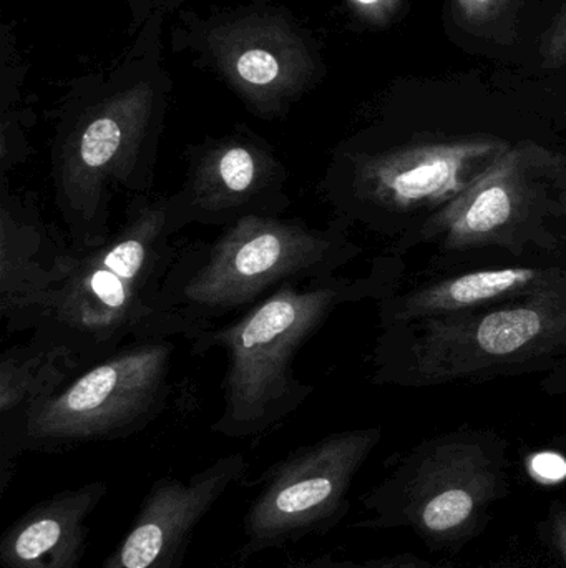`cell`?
<instances>
[{"instance_id": "10", "label": "cell", "mask_w": 566, "mask_h": 568, "mask_svg": "<svg viewBox=\"0 0 566 568\" xmlns=\"http://www.w3.org/2000/svg\"><path fill=\"white\" fill-rule=\"evenodd\" d=\"M566 166L555 153L521 143L451 205L425 220L421 242L445 252L524 246L558 210L565 212Z\"/></svg>"}, {"instance_id": "9", "label": "cell", "mask_w": 566, "mask_h": 568, "mask_svg": "<svg viewBox=\"0 0 566 568\" xmlns=\"http://www.w3.org/2000/svg\"><path fill=\"white\" fill-rule=\"evenodd\" d=\"M381 439V427L341 430L276 460L256 480L239 556L251 559L336 529L351 510L352 483Z\"/></svg>"}, {"instance_id": "6", "label": "cell", "mask_w": 566, "mask_h": 568, "mask_svg": "<svg viewBox=\"0 0 566 568\" xmlns=\"http://www.w3.org/2000/svg\"><path fill=\"white\" fill-rule=\"evenodd\" d=\"M159 125L162 106L148 90L66 113L52 146L50 180L70 245L92 248L112 235L116 196L152 195Z\"/></svg>"}, {"instance_id": "24", "label": "cell", "mask_w": 566, "mask_h": 568, "mask_svg": "<svg viewBox=\"0 0 566 568\" xmlns=\"http://www.w3.org/2000/svg\"><path fill=\"white\" fill-rule=\"evenodd\" d=\"M282 568H302V564L301 562H296V564H291V566H286V567H282Z\"/></svg>"}, {"instance_id": "5", "label": "cell", "mask_w": 566, "mask_h": 568, "mask_svg": "<svg viewBox=\"0 0 566 568\" xmlns=\"http://www.w3.org/2000/svg\"><path fill=\"white\" fill-rule=\"evenodd\" d=\"M566 351V280L475 310L385 327L378 377L408 386L488 377Z\"/></svg>"}, {"instance_id": "22", "label": "cell", "mask_w": 566, "mask_h": 568, "mask_svg": "<svg viewBox=\"0 0 566 568\" xmlns=\"http://www.w3.org/2000/svg\"><path fill=\"white\" fill-rule=\"evenodd\" d=\"M352 2L364 16L374 20H382L394 12L399 0H352Z\"/></svg>"}, {"instance_id": "17", "label": "cell", "mask_w": 566, "mask_h": 568, "mask_svg": "<svg viewBox=\"0 0 566 568\" xmlns=\"http://www.w3.org/2000/svg\"><path fill=\"white\" fill-rule=\"evenodd\" d=\"M552 557L545 550V556L537 554L512 552L501 559L494 560L488 566L482 568H552ZM302 568H457L449 566H438V564L428 562V560L419 559L412 554H401V556L381 557V559L364 560V562H356V560L336 559L332 556H322L318 559L302 560Z\"/></svg>"}, {"instance_id": "16", "label": "cell", "mask_w": 566, "mask_h": 568, "mask_svg": "<svg viewBox=\"0 0 566 568\" xmlns=\"http://www.w3.org/2000/svg\"><path fill=\"white\" fill-rule=\"evenodd\" d=\"M79 373L56 349L29 343L9 347L0 356V433L10 429L40 397L53 393Z\"/></svg>"}, {"instance_id": "20", "label": "cell", "mask_w": 566, "mask_h": 568, "mask_svg": "<svg viewBox=\"0 0 566 568\" xmlns=\"http://www.w3.org/2000/svg\"><path fill=\"white\" fill-rule=\"evenodd\" d=\"M544 67H558L566 62V7L544 37L542 43Z\"/></svg>"}, {"instance_id": "2", "label": "cell", "mask_w": 566, "mask_h": 568, "mask_svg": "<svg viewBox=\"0 0 566 568\" xmlns=\"http://www.w3.org/2000/svg\"><path fill=\"white\" fill-rule=\"evenodd\" d=\"M398 270L378 262L368 275L291 280L233 320L192 341V353L223 349V410L212 430L231 439L259 437L295 414L312 386L295 373L301 347L332 313L366 297H388Z\"/></svg>"}, {"instance_id": "13", "label": "cell", "mask_w": 566, "mask_h": 568, "mask_svg": "<svg viewBox=\"0 0 566 568\" xmlns=\"http://www.w3.org/2000/svg\"><path fill=\"white\" fill-rule=\"evenodd\" d=\"M72 245L43 219L27 193L0 190V316L9 333H22Z\"/></svg>"}, {"instance_id": "12", "label": "cell", "mask_w": 566, "mask_h": 568, "mask_svg": "<svg viewBox=\"0 0 566 568\" xmlns=\"http://www.w3.org/2000/svg\"><path fill=\"white\" fill-rule=\"evenodd\" d=\"M246 473L248 459L236 453L192 476L156 479L100 568H183L196 530Z\"/></svg>"}, {"instance_id": "23", "label": "cell", "mask_w": 566, "mask_h": 568, "mask_svg": "<svg viewBox=\"0 0 566 568\" xmlns=\"http://www.w3.org/2000/svg\"><path fill=\"white\" fill-rule=\"evenodd\" d=\"M552 443H554L555 449H557L558 453L566 456V434H562V436H555L554 439H552Z\"/></svg>"}, {"instance_id": "21", "label": "cell", "mask_w": 566, "mask_h": 568, "mask_svg": "<svg viewBox=\"0 0 566 568\" xmlns=\"http://www.w3.org/2000/svg\"><path fill=\"white\" fill-rule=\"evenodd\" d=\"M505 0H455L459 12L469 22H484L491 19L492 13L497 12Z\"/></svg>"}, {"instance_id": "3", "label": "cell", "mask_w": 566, "mask_h": 568, "mask_svg": "<svg viewBox=\"0 0 566 568\" xmlns=\"http://www.w3.org/2000/svg\"><path fill=\"white\" fill-rule=\"evenodd\" d=\"M346 229L339 220L316 229L285 215L251 216L179 246L159 294L165 336L192 343L282 283L335 275L361 253Z\"/></svg>"}, {"instance_id": "4", "label": "cell", "mask_w": 566, "mask_h": 568, "mask_svg": "<svg viewBox=\"0 0 566 568\" xmlns=\"http://www.w3.org/2000/svg\"><path fill=\"white\" fill-rule=\"evenodd\" d=\"M511 490L507 443L492 430H452L409 450L361 497L352 527L408 530L435 552H459L485 532Z\"/></svg>"}, {"instance_id": "19", "label": "cell", "mask_w": 566, "mask_h": 568, "mask_svg": "<svg viewBox=\"0 0 566 568\" xmlns=\"http://www.w3.org/2000/svg\"><path fill=\"white\" fill-rule=\"evenodd\" d=\"M236 73L251 89L266 90L278 82L279 62L268 50H246L236 60Z\"/></svg>"}, {"instance_id": "11", "label": "cell", "mask_w": 566, "mask_h": 568, "mask_svg": "<svg viewBox=\"0 0 566 568\" xmlns=\"http://www.w3.org/2000/svg\"><path fill=\"white\" fill-rule=\"evenodd\" d=\"M288 179L265 140L239 132L189 149L182 186L169 199L183 230L225 229L251 216L285 215L291 206Z\"/></svg>"}, {"instance_id": "7", "label": "cell", "mask_w": 566, "mask_h": 568, "mask_svg": "<svg viewBox=\"0 0 566 568\" xmlns=\"http://www.w3.org/2000/svg\"><path fill=\"white\" fill-rule=\"evenodd\" d=\"M175 351L162 337L130 341L37 399L0 433V497L22 454L66 453L146 429L165 409Z\"/></svg>"}, {"instance_id": "18", "label": "cell", "mask_w": 566, "mask_h": 568, "mask_svg": "<svg viewBox=\"0 0 566 568\" xmlns=\"http://www.w3.org/2000/svg\"><path fill=\"white\" fill-rule=\"evenodd\" d=\"M537 536L555 566L566 568V500L552 499L538 523Z\"/></svg>"}, {"instance_id": "8", "label": "cell", "mask_w": 566, "mask_h": 568, "mask_svg": "<svg viewBox=\"0 0 566 568\" xmlns=\"http://www.w3.org/2000/svg\"><path fill=\"white\" fill-rule=\"evenodd\" d=\"M492 136L419 142L389 149L336 150L321 193L346 226L389 232L401 219L435 213L478 182L511 149Z\"/></svg>"}, {"instance_id": "15", "label": "cell", "mask_w": 566, "mask_h": 568, "mask_svg": "<svg viewBox=\"0 0 566 568\" xmlns=\"http://www.w3.org/2000/svg\"><path fill=\"white\" fill-rule=\"evenodd\" d=\"M565 280L566 268L558 266H512L451 276L442 282L409 291L402 296L389 294L382 300V326H401L425 317L505 303Z\"/></svg>"}, {"instance_id": "14", "label": "cell", "mask_w": 566, "mask_h": 568, "mask_svg": "<svg viewBox=\"0 0 566 568\" xmlns=\"http://www.w3.org/2000/svg\"><path fill=\"white\" fill-rule=\"evenodd\" d=\"M109 496L105 480L60 490L30 507L0 536L3 568H80L90 520Z\"/></svg>"}, {"instance_id": "1", "label": "cell", "mask_w": 566, "mask_h": 568, "mask_svg": "<svg viewBox=\"0 0 566 568\" xmlns=\"http://www.w3.org/2000/svg\"><path fill=\"white\" fill-rule=\"evenodd\" d=\"M182 230L169 195L128 200L105 242L72 246L30 317V341L60 351L82 371L130 341L168 339L159 294Z\"/></svg>"}]
</instances>
